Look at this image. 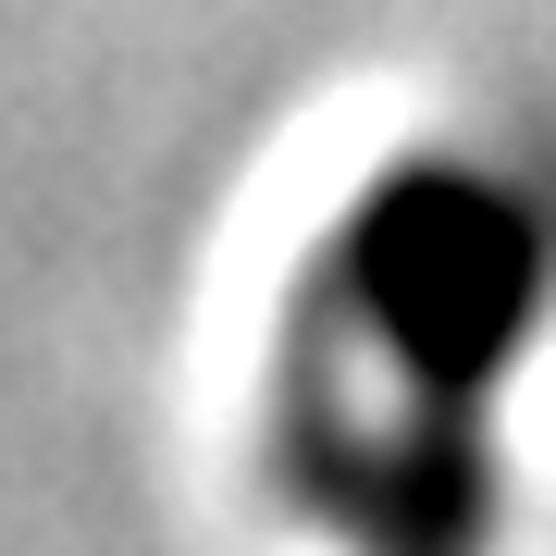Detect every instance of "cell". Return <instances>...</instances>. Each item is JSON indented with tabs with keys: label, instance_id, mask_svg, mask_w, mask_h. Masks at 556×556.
<instances>
[{
	"label": "cell",
	"instance_id": "1",
	"mask_svg": "<svg viewBox=\"0 0 556 556\" xmlns=\"http://www.w3.org/2000/svg\"><path fill=\"white\" fill-rule=\"evenodd\" d=\"M556 309V161L482 124L358 149L285 236L260 396L273 457L358 556H470L495 396Z\"/></svg>",
	"mask_w": 556,
	"mask_h": 556
}]
</instances>
